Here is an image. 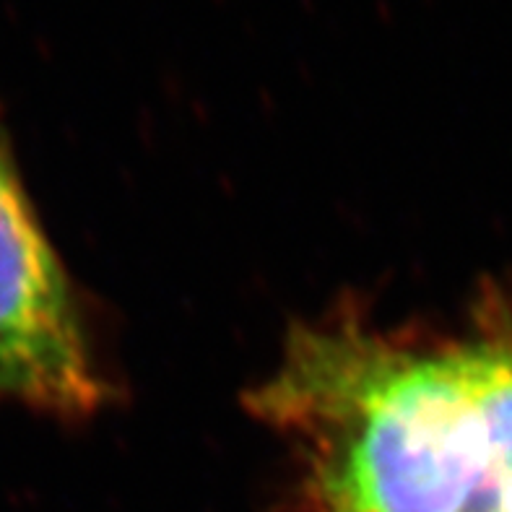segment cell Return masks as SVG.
<instances>
[{
  "mask_svg": "<svg viewBox=\"0 0 512 512\" xmlns=\"http://www.w3.org/2000/svg\"><path fill=\"white\" fill-rule=\"evenodd\" d=\"M489 450V484L484 510L502 481L512 479V338H484L468 344Z\"/></svg>",
  "mask_w": 512,
  "mask_h": 512,
  "instance_id": "3957f363",
  "label": "cell"
},
{
  "mask_svg": "<svg viewBox=\"0 0 512 512\" xmlns=\"http://www.w3.org/2000/svg\"><path fill=\"white\" fill-rule=\"evenodd\" d=\"M253 409L297 442L320 512H481L489 450L468 344L307 328Z\"/></svg>",
  "mask_w": 512,
  "mask_h": 512,
  "instance_id": "6da1fadb",
  "label": "cell"
},
{
  "mask_svg": "<svg viewBox=\"0 0 512 512\" xmlns=\"http://www.w3.org/2000/svg\"><path fill=\"white\" fill-rule=\"evenodd\" d=\"M489 512H512V479L502 481L500 487H497Z\"/></svg>",
  "mask_w": 512,
  "mask_h": 512,
  "instance_id": "277c9868",
  "label": "cell"
},
{
  "mask_svg": "<svg viewBox=\"0 0 512 512\" xmlns=\"http://www.w3.org/2000/svg\"><path fill=\"white\" fill-rule=\"evenodd\" d=\"M102 398L76 297L34 216L0 120V403L78 419Z\"/></svg>",
  "mask_w": 512,
  "mask_h": 512,
  "instance_id": "7a4b0ae2",
  "label": "cell"
}]
</instances>
